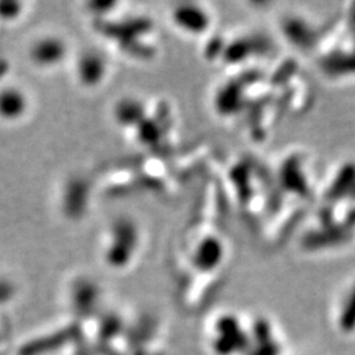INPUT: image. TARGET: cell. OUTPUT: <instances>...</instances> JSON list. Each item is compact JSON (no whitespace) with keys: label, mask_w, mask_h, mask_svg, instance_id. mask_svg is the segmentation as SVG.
<instances>
[{"label":"cell","mask_w":355,"mask_h":355,"mask_svg":"<svg viewBox=\"0 0 355 355\" xmlns=\"http://www.w3.org/2000/svg\"><path fill=\"white\" fill-rule=\"evenodd\" d=\"M66 45L60 38H42L32 49L33 60L41 64H57L64 57Z\"/></svg>","instance_id":"1"},{"label":"cell","mask_w":355,"mask_h":355,"mask_svg":"<svg viewBox=\"0 0 355 355\" xmlns=\"http://www.w3.org/2000/svg\"><path fill=\"white\" fill-rule=\"evenodd\" d=\"M23 98L20 96L19 92L10 91V92H4L0 96V112L3 114H11L10 117H12V114H20L23 111Z\"/></svg>","instance_id":"2"}]
</instances>
